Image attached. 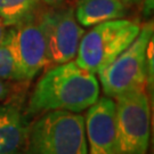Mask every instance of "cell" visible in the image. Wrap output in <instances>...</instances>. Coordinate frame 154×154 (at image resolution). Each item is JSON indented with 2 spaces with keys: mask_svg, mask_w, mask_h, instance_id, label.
I'll use <instances>...</instances> for the list:
<instances>
[{
  "mask_svg": "<svg viewBox=\"0 0 154 154\" xmlns=\"http://www.w3.org/2000/svg\"><path fill=\"white\" fill-rule=\"evenodd\" d=\"M127 13L128 6L121 0H79L74 11L78 23L86 28L123 18Z\"/></svg>",
  "mask_w": 154,
  "mask_h": 154,
  "instance_id": "obj_10",
  "label": "cell"
},
{
  "mask_svg": "<svg viewBox=\"0 0 154 154\" xmlns=\"http://www.w3.org/2000/svg\"><path fill=\"white\" fill-rule=\"evenodd\" d=\"M144 7H143V15L145 17H149L152 11H153V0H143Z\"/></svg>",
  "mask_w": 154,
  "mask_h": 154,
  "instance_id": "obj_15",
  "label": "cell"
},
{
  "mask_svg": "<svg viewBox=\"0 0 154 154\" xmlns=\"http://www.w3.org/2000/svg\"><path fill=\"white\" fill-rule=\"evenodd\" d=\"M39 22L46 39L49 63L57 65L72 61L85 34L74 11L64 8L47 11L39 18Z\"/></svg>",
  "mask_w": 154,
  "mask_h": 154,
  "instance_id": "obj_6",
  "label": "cell"
},
{
  "mask_svg": "<svg viewBox=\"0 0 154 154\" xmlns=\"http://www.w3.org/2000/svg\"><path fill=\"white\" fill-rule=\"evenodd\" d=\"M40 1H42L47 5H56V4H60L62 0H40Z\"/></svg>",
  "mask_w": 154,
  "mask_h": 154,
  "instance_id": "obj_18",
  "label": "cell"
},
{
  "mask_svg": "<svg viewBox=\"0 0 154 154\" xmlns=\"http://www.w3.org/2000/svg\"><path fill=\"white\" fill-rule=\"evenodd\" d=\"M6 35L24 80H32L49 63L47 44L39 20L32 17L7 29Z\"/></svg>",
  "mask_w": 154,
  "mask_h": 154,
  "instance_id": "obj_7",
  "label": "cell"
},
{
  "mask_svg": "<svg viewBox=\"0 0 154 154\" xmlns=\"http://www.w3.org/2000/svg\"><path fill=\"white\" fill-rule=\"evenodd\" d=\"M0 80L25 81L17 66L7 35H5L4 42L0 45Z\"/></svg>",
  "mask_w": 154,
  "mask_h": 154,
  "instance_id": "obj_12",
  "label": "cell"
},
{
  "mask_svg": "<svg viewBox=\"0 0 154 154\" xmlns=\"http://www.w3.org/2000/svg\"><path fill=\"white\" fill-rule=\"evenodd\" d=\"M153 39V24L147 23L123 53L97 73L104 94L116 98L122 94L143 89L146 85V50Z\"/></svg>",
  "mask_w": 154,
  "mask_h": 154,
  "instance_id": "obj_4",
  "label": "cell"
},
{
  "mask_svg": "<svg viewBox=\"0 0 154 154\" xmlns=\"http://www.w3.org/2000/svg\"><path fill=\"white\" fill-rule=\"evenodd\" d=\"M23 154H88L85 118L67 111H48L31 123Z\"/></svg>",
  "mask_w": 154,
  "mask_h": 154,
  "instance_id": "obj_2",
  "label": "cell"
},
{
  "mask_svg": "<svg viewBox=\"0 0 154 154\" xmlns=\"http://www.w3.org/2000/svg\"><path fill=\"white\" fill-rule=\"evenodd\" d=\"M6 32H7V26H6L5 24H4V22L0 20V45L4 42Z\"/></svg>",
  "mask_w": 154,
  "mask_h": 154,
  "instance_id": "obj_16",
  "label": "cell"
},
{
  "mask_svg": "<svg viewBox=\"0 0 154 154\" xmlns=\"http://www.w3.org/2000/svg\"><path fill=\"white\" fill-rule=\"evenodd\" d=\"M116 154H147L149 142V96L143 89L116 97Z\"/></svg>",
  "mask_w": 154,
  "mask_h": 154,
  "instance_id": "obj_5",
  "label": "cell"
},
{
  "mask_svg": "<svg viewBox=\"0 0 154 154\" xmlns=\"http://www.w3.org/2000/svg\"><path fill=\"white\" fill-rule=\"evenodd\" d=\"M98 98L99 81L95 74L70 61L57 64L40 78L25 112L29 116L48 111L79 113Z\"/></svg>",
  "mask_w": 154,
  "mask_h": 154,
  "instance_id": "obj_1",
  "label": "cell"
},
{
  "mask_svg": "<svg viewBox=\"0 0 154 154\" xmlns=\"http://www.w3.org/2000/svg\"><path fill=\"white\" fill-rule=\"evenodd\" d=\"M11 94V85L4 80H0V100L6 99Z\"/></svg>",
  "mask_w": 154,
  "mask_h": 154,
  "instance_id": "obj_14",
  "label": "cell"
},
{
  "mask_svg": "<svg viewBox=\"0 0 154 154\" xmlns=\"http://www.w3.org/2000/svg\"><path fill=\"white\" fill-rule=\"evenodd\" d=\"M85 131L88 154H116V102L102 97L88 107Z\"/></svg>",
  "mask_w": 154,
  "mask_h": 154,
  "instance_id": "obj_8",
  "label": "cell"
},
{
  "mask_svg": "<svg viewBox=\"0 0 154 154\" xmlns=\"http://www.w3.org/2000/svg\"><path fill=\"white\" fill-rule=\"evenodd\" d=\"M139 31L138 21L119 18L99 23L83 34L75 63L94 74L98 73L134 42Z\"/></svg>",
  "mask_w": 154,
  "mask_h": 154,
  "instance_id": "obj_3",
  "label": "cell"
},
{
  "mask_svg": "<svg viewBox=\"0 0 154 154\" xmlns=\"http://www.w3.org/2000/svg\"><path fill=\"white\" fill-rule=\"evenodd\" d=\"M154 51H153V39L149 41L146 50V83L147 87L151 90V93L153 91V78H154Z\"/></svg>",
  "mask_w": 154,
  "mask_h": 154,
  "instance_id": "obj_13",
  "label": "cell"
},
{
  "mask_svg": "<svg viewBox=\"0 0 154 154\" xmlns=\"http://www.w3.org/2000/svg\"><path fill=\"white\" fill-rule=\"evenodd\" d=\"M40 0H0V20L11 28L34 17Z\"/></svg>",
  "mask_w": 154,
  "mask_h": 154,
  "instance_id": "obj_11",
  "label": "cell"
},
{
  "mask_svg": "<svg viewBox=\"0 0 154 154\" xmlns=\"http://www.w3.org/2000/svg\"><path fill=\"white\" fill-rule=\"evenodd\" d=\"M122 2L127 6H131V5H137L139 2H142L143 0H121Z\"/></svg>",
  "mask_w": 154,
  "mask_h": 154,
  "instance_id": "obj_17",
  "label": "cell"
},
{
  "mask_svg": "<svg viewBox=\"0 0 154 154\" xmlns=\"http://www.w3.org/2000/svg\"><path fill=\"white\" fill-rule=\"evenodd\" d=\"M20 100L0 104V154H23L31 123Z\"/></svg>",
  "mask_w": 154,
  "mask_h": 154,
  "instance_id": "obj_9",
  "label": "cell"
}]
</instances>
